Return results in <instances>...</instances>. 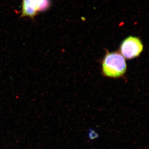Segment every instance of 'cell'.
<instances>
[{"mask_svg": "<svg viewBox=\"0 0 149 149\" xmlns=\"http://www.w3.org/2000/svg\"><path fill=\"white\" fill-rule=\"evenodd\" d=\"M102 72L107 77L118 78L123 76L127 69L125 58L117 52H108L102 62Z\"/></svg>", "mask_w": 149, "mask_h": 149, "instance_id": "6da1fadb", "label": "cell"}, {"mask_svg": "<svg viewBox=\"0 0 149 149\" xmlns=\"http://www.w3.org/2000/svg\"><path fill=\"white\" fill-rule=\"evenodd\" d=\"M143 45L138 37L129 36L123 41L120 50L124 58L131 59L139 56L143 50Z\"/></svg>", "mask_w": 149, "mask_h": 149, "instance_id": "7a4b0ae2", "label": "cell"}, {"mask_svg": "<svg viewBox=\"0 0 149 149\" xmlns=\"http://www.w3.org/2000/svg\"><path fill=\"white\" fill-rule=\"evenodd\" d=\"M38 12L36 0H23L22 16L33 17Z\"/></svg>", "mask_w": 149, "mask_h": 149, "instance_id": "3957f363", "label": "cell"}, {"mask_svg": "<svg viewBox=\"0 0 149 149\" xmlns=\"http://www.w3.org/2000/svg\"><path fill=\"white\" fill-rule=\"evenodd\" d=\"M38 12L44 11L47 9L50 5V0H36Z\"/></svg>", "mask_w": 149, "mask_h": 149, "instance_id": "277c9868", "label": "cell"}]
</instances>
